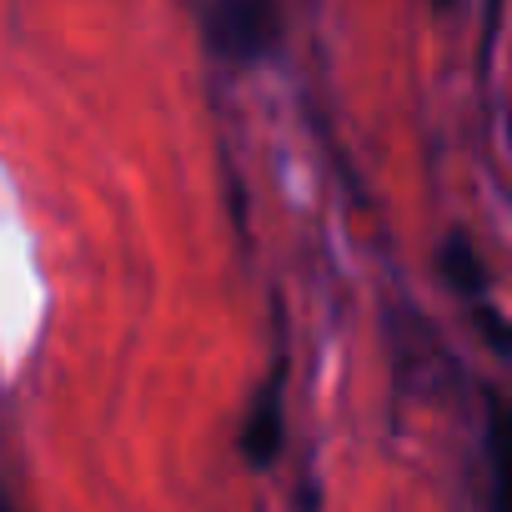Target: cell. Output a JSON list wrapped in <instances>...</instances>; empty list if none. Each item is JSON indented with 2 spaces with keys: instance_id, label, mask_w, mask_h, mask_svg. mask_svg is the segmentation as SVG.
Wrapping results in <instances>:
<instances>
[{
  "instance_id": "6da1fadb",
  "label": "cell",
  "mask_w": 512,
  "mask_h": 512,
  "mask_svg": "<svg viewBox=\"0 0 512 512\" xmlns=\"http://www.w3.org/2000/svg\"><path fill=\"white\" fill-rule=\"evenodd\" d=\"M201 36H206L211 56L246 66V61H262L277 46L282 11L267 6V0H216V6L201 11Z\"/></svg>"
},
{
  "instance_id": "7a4b0ae2",
  "label": "cell",
  "mask_w": 512,
  "mask_h": 512,
  "mask_svg": "<svg viewBox=\"0 0 512 512\" xmlns=\"http://www.w3.org/2000/svg\"><path fill=\"white\" fill-rule=\"evenodd\" d=\"M282 377H287V367H277V372L267 377V387L251 397V407H246V417H241V432H236V452H241V462L256 467V472H267V467L282 457V432H287V417H282Z\"/></svg>"
},
{
  "instance_id": "3957f363",
  "label": "cell",
  "mask_w": 512,
  "mask_h": 512,
  "mask_svg": "<svg viewBox=\"0 0 512 512\" xmlns=\"http://www.w3.org/2000/svg\"><path fill=\"white\" fill-rule=\"evenodd\" d=\"M487 457H492V512H512V407H487Z\"/></svg>"
},
{
  "instance_id": "277c9868",
  "label": "cell",
  "mask_w": 512,
  "mask_h": 512,
  "mask_svg": "<svg viewBox=\"0 0 512 512\" xmlns=\"http://www.w3.org/2000/svg\"><path fill=\"white\" fill-rule=\"evenodd\" d=\"M437 272H442V282H447L452 292H462V297H472V302L487 292V267H482L477 246H472L462 231H452V236L437 246Z\"/></svg>"
},
{
  "instance_id": "5b68a950",
  "label": "cell",
  "mask_w": 512,
  "mask_h": 512,
  "mask_svg": "<svg viewBox=\"0 0 512 512\" xmlns=\"http://www.w3.org/2000/svg\"><path fill=\"white\" fill-rule=\"evenodd\" d=\"M472 322H477V337H482L497 357L512 362V322H507L492 302H477V307H472Z\"/></svg>"
}]
</instances>
